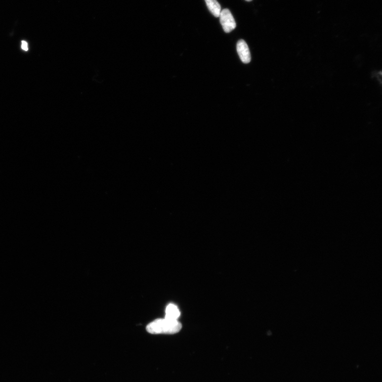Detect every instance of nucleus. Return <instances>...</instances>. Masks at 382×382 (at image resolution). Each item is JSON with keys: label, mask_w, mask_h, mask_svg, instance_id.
I'll return each mask as SVG.
<instances>
[{"label": "nucleus", "mask_w": 382, "mask_h": 382, "mask_svg": "<svg viewBox=\"0 0 382 382\" xmlns=\"http://www.w3.org/2000/svg\"><path fill=\"white\" fill-rule=\"evenodd\" d=\"M182 329V324L177 320L168 319H158L150 323L146 329L151 334H175Z\"/></svg>", "instance_id": "f257e3e1"}, {"label": "nucleus", "mask_w": 382, "mask_h": 382, "mask_svg": "<svg viewBox=\"0 0 382 382\" xmlns=\"http://www.w3.org/2000/svg\"><path fill=\"white\" fill-rule=\"evenodd\" d=\"M220 21L223 31L226 33L233 31L236 27V24L231 12L228 9L221 10Z\"/></svg>", "instance_id": "f03ea898"}, {"label": "nucleus", "mask_w": 382, "mask_h": 382, "mask_svg": "<svg viewBox=\"0 0 382 382\" xmlns=\"http://www.w3.org/2000/svg\"><path fill=\"white\" fill-rule=\"evenodd\" d=\"M237 50L241 61L246 64L249 63L251 61L250 49L247 42L243 40L237 42Z\"/></svg>", "instance_id": "7ed1b4c3"}, {"label": "nucleus", "mask_w": 382, "mask_h": 382, "mask_svg": "<svg viewBox=\"0 0 382 382\" xmlns=\"http://www.w3.org/2000/svg\"><path fill=\"white\" fill-rule=\"evenodd\" d=\"M180 315H181V313H180L178 307L174 304H169L166 309V319L177 320Z\"/></svg>", "instance_id": "20e7f679"}, {"label": "nucleus", "mask_w": 382, "mask_h": 382, "mask_svg": "<svg viewBox=\"0 0 382 382\" xmlns=\"http://www.w3.org/2000/svg\"><path fill=\"white\" fill-rule=\"evenodd\" d=\"M209 10L215 17H219L221 11L220 4L217 0H205Z\"/></svg>", "instance_id": "39448f33"}, {"label": "nucleus", "mask_w": 382, "mask_h": 382, "mask_svg": "<svg viewBox=\"0 0 382 382\" xmlns=\"http://www.w3.org/2000/svg\"><path fill=\"white\" fill-rule=\"evenodd\" d=\"M21 48L25 50V51H28V43L26 41H23L21 42Z\"/></svg>", "instance_id": "423d86ee"}, {"label": "nucleus", "mask_w": 382, "mask_h": 382, "mask_svg": "<svg viewBox=\"0 0 382 382\" xmlns=\"http://www.w3.org/2000/svg\"><path fill=\"white\" fill-rule=\"evenodd\" d=\"M246 1H248V2H250V1H252V0H246Z\"/></svg>", "instance_id": "0eeeda50"}]
</instances>
